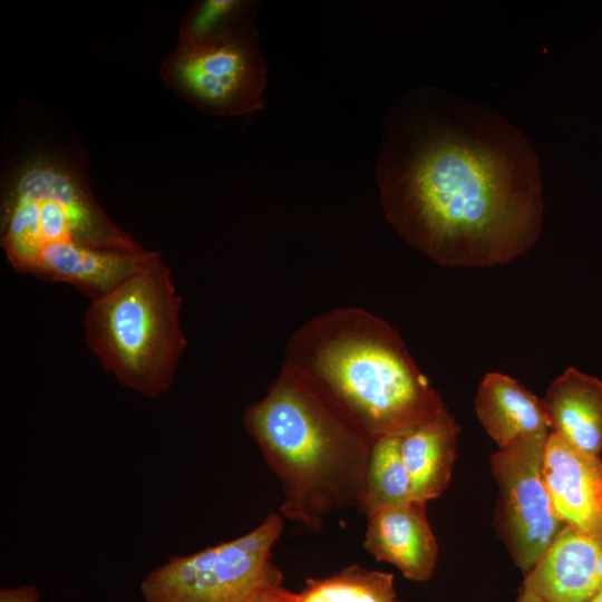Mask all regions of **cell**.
I'll use <instances>...</instances> for the list:
<instances>
[{
  "label": "cell",
  "instance_id": "5bb4252c",
  "mask_svg": "<svg viewBox=\"0 0 602 602\" xmlns=\"http://www.w3.org/2000/svg\"><path fill=\"white\" fill-rule=\"evenodd\" d=\"M475 410L498 449L522 438L550 434L542 399L514 378L499 372H488L482 379Z\"/></svg>",
  "mask_w": 602,
  "mask_h": 602
},
{
  "label": "cell",
  "instance_id": "44dd1931",
  "mask_svg": "<svg viewBox=\"0 0 602 602\" xmlns=\"http://www.w3.org/2000/svg\"><path fill=\"white\" fill-rule=\"evenodd\" d=\"M515 602H544L525 585H522Z\"/></svg>",
  "mask_w": 602,
  "mask_h": 602
},
{
  "label": "cell",
  "instance_id": "30bf717a",
  "mask_svg": "<svg viewBox=\"0 0 602 602\" xmlns=\"http://www.w3.org/2000/svg\"><path fill=\"white\" fill-rule=\"evenodd\" d=\"M523 585L544 602H589L602 590V532L565 525Z\"/></svg>",
  "mask_w": 602,
  "mask_h": 602
},
{
  "label": "cell",
  "instance_id": "ba28073f",
  "mask_svg": "<svg viewBox=\"0 0 602 602\" xmlns=\"http://www.w3.org/2000/svg\"><path fill=\"white\" fill-rule=\"evenodd\" d=\"M547 436L522 438L491 457L498 488L495 527L524 575L565 526L554 511L543 473Z\"/></svg>",
  "mask_w": 602,
  "mask_h": 602
},
{
  "label": "cell",
  "instance_id": "8fae6325",
  "mask_svg": "<svg viewBox=\"0 0 602 602\" xmlns=\"http://www.w3.org/2000/svg\"><path fill=\"white\" fill-rule=\"evenodd\" d=\"M365 548L396 566L405 577L425 582L435 573L438 545L426 515V503L412 499L367 514Z\"/></svg>",
  "mask_w": 602,
  "mask_h": 602
},
{
  "label": "cell",
  "instance_id": "603a6c76",
  "mask_svg": "<svg viewBox=\"0 0 602 602\" xmlns=\"http://www.w3.org/2000/svg\"><path fill=\"white\" fill-rule=\"evenodd\" d=\"M394 602H401V601H398V600L396 599Z\"/></svg>",
  "mask_w": 602,
  "mask_h": 602
},
{
  "label": "cell",
  "instance_id": "e0dca14e",
  "mask_svg": "<svg viewBox=\"0 0 602 602\" xmlns=\"http://www.w3.org/2000/svg\"><path fill=\"white\" fill-rule=\"evenodd\" d=\"M410 477L400 452V435L387 434L373 439L366 480L362 512L412 501Z\"/></svg>",
  "mask_w": 602,
  "mask_h": 602
},
{
  "label": "cell",
  "instance_id": "2e32d148",
  "mask_svg": "<svg viewBox=\"0 0 602 602\" xmlns=\"http://www.w3.org/2000/svg\"><path fill=\"white\" fill-rule=\"evenodd\" d=\"M258 7L247 0L196 1L181 21L177 43L202 45L256 28Z\"/></svg>",
  "mask_w": 602,
  "mask_h": 602
},
{
  "label": "cell",
  "instance_id": "ffe728a7",
  "mask_svg": "<svg viewBox=\"0 0 602 602\" xmlns=\"http://www.w3.org/2000/svg\"><path fill=\"white\" fill-rule=\"evenodd\" d=\"M250 602H297V593L282 585H272L258 592Z\"/></svg>",
  "mask_w": 602,
  "mask_h": 602
},
{
  "label": "cell",
  "instance_id": "9c48e42d",
  "mask_svg": "<svg viewBox=\"0 0 602 602\" xmlns=\"http://www.w3.org/2000/svg\"><path fill=\"white\" fill-rule=\"evenodd\" d=\"M543 473L557 517L581 532H602V459L550 433Z\"/></svg>",
  "mask_w": 602,
  "mask_h": 602
},
{
  "label": "cell",
  "instance_id": "277c9868",
  "mask_svg": "<svg viewBox=\"0 0 602 602\" xmlns=\"http://www.w3.org/2000/svg\"><path fill=\"white\" fill-rule=\"evenodd\" d=\"M172 272L154 251L133 276L90 301L85 340L104 369L124 387L158 397L173 383L187 341Z\"/></svg>",
  "mask_w": 602,
  "mask_h": 602
},
{
  "label": "cell",
  "instance_id": "d6986e66",
  "mask_svg": "<svg viewBox=\"0 0 602 602\" xmlns=\"http://www.w3.org/2000/svg\"><path fill=\"white\" fill-rule=\"evenodd\" d=\"M0 602H40V600L36 586L22 585L1 589Z\"/></svg>",
  "mask_w": 602,
  "mask_h": 602
},
{
  "label": "cell",
  "instance_id": "52a82bcc",
  "mask_svg": "<svg viewBox=\"0 0 602 602\" xmlns=\"http://www.w3.org/2000/svg\"><path fill=\"white\" fill-rule=\"evenodd\" d=\"M159 75L176 96L216 117H239L265 105L268 68L256 28L202 45H179Z\"/></svg>",
  "mask_w": 602,
  "mask_h": 602
},
{
  "label": "cell",
  "instance_id": "7c38bea8",
  "mask_svg": "<svg viewBox=\"0 0 602 602\" xmlns=\"http://www.w3.org/2000/svg\"><path fill=\"white\" fill-rule=\"evenodd\" d=\"M154 251L99 249L72 242L45 247L31 273L77 288L90 301L117 289L149 260Z\"/></svg>",
  "mask_w": 602,
  "mask_h": 602
},
{
  "label": "cell",
  "instance_id": "ac0fdd59",
  "mask_svg": "<svg viewBox=\"0 0 602 602\" xmlns=\"http://www.w3.org/2000/svg\"><path fill=\"white\" fill-rule=\"evenodd\" d=\"M394 575L358 565L331 576L308 579L297 602H394Z\"/></svg>",
  "mask_w": 602,
  "mask_h": 602
},
{
  "label": "cell",
  "instance_id": "3957f363",
  "mask_svg": "<svg viewBox=\"0 0 602 602\" xmlns=\"http://www.w3.org/2000/svg\"><path fill=\"white\" fill-rule=\"evenodd\" d=\"M284 362L323 386L373 437L401 433L446 408L399 333L362 308L308 320L289 337Z\"/></svg>",
  "mask_w": 602,
  "mask_h": 602
},
{
  "label": "cell",
  "instance_id": "5b68a950",
  "mask_svg": "<svg viewBox=\"0 0 602 602\" xmlns=\"http://www.w3.org/2000/svg\"><path fill=\"white\" fill-rule=\"evenodd\" d=\"M67 242L144 249L105 213L77 164L51 153L32 154L14 168L2 190L1 246L14 270L31 273L45 247Z\"/></svg>",
  "mask_w": 602,
  "mask_h": 602
},
{
  "label": "cell",
  "instance_id": "6da1fadb",
  "mask_svg": "<svg viewBox=\"0 0 602 602\" xmlns=\"http://www.w3.org/2000/svg\"><path fill=\"white\" fill-rule=\"evenodd\" d=\"M376 181L387 221L444 266L505 264L537 242L544 215L538 156L491 108L421 86L380 125Z\"/></svg>",
  "mask_w": 602,
  "mask_h": 602
},
{
  "label": "cell",
  "instance_id": "4fadbf2b",
  "mask_svg": "<svg viewBox=\"0 0 602 602\" xmlns=\"http://www.w3.org/2000/svg\"><path fill=\"white\" fill-rule=\"evenodd\" d=\"M550 429L588 454L602 452V381L573 367L555 378L542 399Z\"/></svg>",
  "mask_w": 602,
  "mask_h": 602
},
{
  "label": "cell",
  "instance_id": "9a60e30c",
  "mask_svg": "<svg viewBox=\"0 0 602 602\" xmlns=\"http://www.w3.org/2000/svg\"><path fill=\"white\" fill-rule=\"evenodd\" d=\"M458 433L459 426L447 408L399 433L414 499L427 503L446 489L456 458Z\"/></svg>",
  "mask_w": 602,
  "mask_h": 602
},
{
  "label": "cell",
  "instance_id": "7402d4cb",
  "mask_svg": "<svg viewBox=\"0 0 602 602\" xmlns=\"http://www.w3.org/2000/svg\"><path fill=\"white\" fill-rule=\"evenodd\" d=\"M589 602H602V590L594 595Z\"/></svg>",
  "mask_w": 602,
  "mask_h": 602
},
{
  "label": "cell",
  "instance_id": "8992f818",
  "mask_svg": "<svg viewBox=\"0 0 602 602\" xmlns=\"http://www.w3.org/2000/svg\"><path fill=\"white\" fill-rule=\"evenodd\" d=\"M283 520L270 513L251 532L202 551L171 557L140 583L146 602H250L283 575L272 562V548Z\"/></svg>",
  "mask_w": 602,
  "mask_h": 602
},
{
  "label": "cell",
  "instance_id": "7a4b0ae2",
  "mask_svg": "<svg viewBox=\"0 0 602 602\" xmlns=\"http://www.w3.org/2000/svg\"><path fill=\"white\" fill-rule=\"evenodd\" d=\"M242 421L282 485L284 517L315 532L336 512H362L375 437L312 377L283 362Z\"/></svg>",
  "mask_w": 602,
  "mask_h": 602
}]
</instances>
